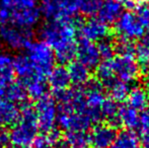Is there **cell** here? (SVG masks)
<instances>
[{"instance_id":"28","label":"cell","mask_w":149,"mask_h":148,"mask_svg":"<svg viewBox=\"0 0 149 148\" xmlns=\"http://www.w3.org/2000/svg\"><path fill=\"white\" fill-rule=\"evenodd\" d=\"M26 95H28V92H26V88L24 83L12 81L7 88L5 99H9L14 104L22 103L26 99Z\"/></svg>"},{"instance_id":"26","label":"cell","mask_w":149,"mask_h":148,"mask_svg":"<svg viewBox=\"0 0 149 148\" xmlns=\"http://www.w3.org/2000/svg\"><path fill=\"white\" fill-rule=\"evenodd\" d=\"M107 87H108L109 93H110L111 99L113 101L119 103V101H123L125 99H127V97L130 91L128 83L114 79L112 82L107 85Z\"/></svg>"},{"instance_id":"41","label":"cell","mask_w":149,"mask_h":148,"mask_svg":"<svg viewBox=\"0 0 149 148\" xmlns=\"http://www.w3.org/2000/svg\"><path fill=\"white\" fill-rule=\"evenodd\" d=\"M142 146L143 148H149V132L147 133H143L142 134Z\"/></svg>"},{"instance_id":"37","label":"cell","mask_w":149,"mask_h":148,"mask_svg":"<svg viewBox=\"0 0 149 148\" xmlns=\"http://www.w3.org/2000/svg\"><path fill=\"white\" fill-rule=\"evenodd\" d=\"M10 143V135L7 130L0 128V148H5Z\"/></svg>"},{"instance_id":"38","label":"cell","mask_w":149,"mask_h":148,"mask_svg":"<svg viewBox=\"0 0 149 148\" xmlns=\"http://www.w3.org/2000/svg\"><path fill=\"white\" fill-rule=\"evenodd\" d=\"M12 81L0 77V99H5L6 91H7L8 86H9V84L12 82Z\"/></svg>"},{"instance_id":"35","label":"cell","mask_w":149,"mask_h":148,"mask_svg":"<svg viewBox=\"0 0 149 148\" xmlns=\"http://www.w3.org/2000/svg\"><path fill=\"white\" fill-rule=\"evenodd\" d=\"M54 144L48 134L37 136L33 142V148H54Z\"/></svg>"},{"instance_id":"32","label":"cell","mask_w":149,"mask_h":148,"mask_svg":"<svg viewBox=\"0 0 149 148\" xmlns=\"http://www.w3.org/2000/svg\"><path fill=\"white\" fill-rule=\"evenodd\" d=\"M97 49L100 58H102L104 60H110L115 53L114 45L108 39H104L102 41H100L97 46Z\"/></svg>"},{"instance_id":"10","label":"cell","mask_w":149,"mask_h":148,"mask_svg":"<svg viewBox=\"0 0 149 148\" xmlns=\"http://www.w3.org/2000/svg\"><path fill=\"white\" fill-rule=\"evenodd\" d=\"M113 62L115 75L119 78V80L125 83H130L135 81L140 74V66L134 56H120L116 57Z\"/></svg>"},{"instance_id":"33","label":"cell","mask_w":149,"mask_h":148,"mask_svg":"<svg viewBox=\"0 0 149 148\" xmlns=\"http://www.w3.org/2000/svg\"><path fill=\"white\" fill-rule=\"evenodd\" d=\"M115 51L118 52L120 56H134L135 46L129 40L121 39L115 47Z\"/></svg>"},{"instance_id":"11","label":"cell","mask_w":149,"mask_h":148,"mask_svg":"<svg viewBox=\"0 0 149 148\" xmlns=\"http://www.w3.org/2000/svg\"><path fill=\"white\" fill-rule=\"evenodd\" d=\"M108 35V26L98 18H91L79 26V36L81 39L87 40L92 43L107 39Z\"/></svg>"},{"instance_id":"43","label":"cell","mask_w":149,"mask_h":148,"mask_svg":"<svg viewBox=\"0 0 149 148\" xmlns=\"http://www.w3.org/2000/svg\"><path fill=\"white\" fill-rule=\"evenodd\" d=\"M145 82L146 84L149 86V68L147 69V71H146V74H145Z\"/></svg>"},{"instance_id":"2","label":"cell","mask_w":149,"mask_h":148,"mask_svg":"<svg viewBox=\"0 0 149 148\" xmlns=\"http://www.w3.org/2000/svg\"><path fill=\"white\" fill-rule=\"evenodd\" d=\"M38 126L37 116L35 109L30 105H24L20 111V117L18 122L12 126L11 131L9 132L10 142L14 146H24L33 144V140L38 136Z\"/></svg>"},{"instance_id":"34","label":"cell","mask_w":149,"mask_h":148,"mask_svg":"<svg viewBox=\"0 0 149 148\" xmlns=\"http://www.w3.org/2000/svg\"><path fill=\"white\" fill-rule=\"evenodd\" d=\"M137 9V17L140 20L144 28L149 30V3H144L136 7Z\"/></svg>"},{"instance_id":"22","label":"cell","mask_w":149,"mask_h":148,"mask_svg":"<svg viewBox=\"0 0 149 148\" xmlns=\"http://www.w3.org/2000/svg\"><path fill=\"white\" fill-rule=\"evenodd\" d=\"M120 125H123L127 129L132 130L139 127V115L136 110L129 106H123L119 110Z\"/></svg>"},{"instance_id":"5","label":"cell","mask_w":149,"mask_h":148,"mask_svg":"<svg viewBox=\"0 0 149 148\" xmlns=\"http://www.w3.org/2000/svg\"><path fill=\"white\" fill-rule=\"evenodd\" d=\"M102 119V114L93 112L87 108L82 113H58L57 123L63 130L70 131H86L92 124Z\"/></svg>"},{"instance_id":"40","label":"cell","mask_w":149,"mask_h":148,"mask_svg":"<svg viewBox=\"0 0 149 148\" xmlns=\"http://www.w3.org/2000/svg\"><path fill=\"white\" fill-rule=\"evenodd\" d=\"M16 0H0V8H4V9H8L10 8Z\"/></svg>"},{"instance_id":"39","label":"cell","mask_w":149,"mask_h":148,"mask_svg":"<svg viewBox=\"0 0 149 148\" xmlns=\"http://www.w3.org/2000/svg\"><path fill=\"white\" fill-rule=\"evenodd\" d=\"M123 2V6L125 9L128 10H132V9H135L137 4H136L135 0H122Z\"/></svg>"},{"instance_id":"24","label":"cell","mask_w":149,"mask_h":148,"mask_svg":"<svg viewBox=\"0 0 149 148\" xmlns=\"http://www.w3.org/2000/svg\"><path fill=\"white\" fill-rule=\"evenodd\" d=\"M111 148H139V139L133 131H122L117 134Z\"/></svg>"},{"instance_id":"14","label":"cell","mask_w":149,"mask_h":148,"mask_svg":"<svg viewBox=\"0 0 149 148\" xmlns=\"http://www.w3.org/2000/svg\"><path fill=\"white\" fill-rule=\"evenodd\" d=\"M83 90L85 94L86 107L93 112L100 113V109L107 99L104 97V93L102 89L100 83L97 81H88Z\"/></svg>"},{"instance_id":"29","label":"cell","mask_w":149,"mask_h":148,"mask_svg":"<svg viewBox=\"0 0 149 148\" xmlns=\"http://www.w3.org/2000/svg\"><path fill=\"white\" fill-rule=\"evenodd\" d=\"M138 65L148 69L149 68V39H143L135 46V53Z\"/></svg>"},{"instance_id":"31","label":"cell","mask_w":149,"mask_h":148,"mask_svg":"<svg viewBox=\"0 0 149 148\" xmlns=\"http://www.w3.org/2000/svg\"><path fill=\"white\" fill-rule=\"evenodd\" d=\"M102 0H81L79 5V11L86 16H93L97 14Z\"/></svg>"},{"instance_id":"45","label":"cell","mask_w":149,"mask_h":148,"mask_svg":"<svg viewBox=\"0 0 149 148\" xmlns=\"http://www.w3.org/2000/svg\"><path fill=\"white\" fill-rule=\"evenodd\" d=\"M148 106H149V93H148Z\"/></svg>"},{"instance_id":"16","label":"cell","mask_w":149,"mask_h":148,"mask_svg":"<svg viewBox=\"0 0 149 148\" xmlns=\"http://www.w3.org/2000/svg\"><path fill=\"white\" fill-rule=\"evenodd\" d=\"M19 117L20 111L16 104L7 99H0V128L14 126Z\"/></svg>"},{"instance_id":"36","label":"cell","mask_w":149,"mask_h":148,"mask_svg":"<svg viewBox=\"0 0 149 148\" xmlns=\"http://www.w3.org/2000/svg\"><path fill=\"white\" fill-rule=\"evenodd\" d=\"M139 128L142 134L149 132V109L144 110L139 116Z\"/></svg>"},{"instance_id":"1","label":"cell","mask_w":149,"mask_h":148,"mask_svg":"<svg viewBox=\"0 0 149 148\" xmlns=\"http://www.w3.org/2000/svg\"><path fill=\"white\" fill-rule=\"evenodd\" d=\"M76 24L74 19L50 20L40 31L41 38L53 49L61 64L71 63L76 57Z\"/></svg>"},{"instance_id":"20","label":"cell","mask_w":149,"mask_h":148,"mask_svg":"<svg viewBox=\"0 0 149 148\" xmlns=\"http://www.w3.org/2000/svg\"><path fill=\"white\" fill-rule=\"evenodd\" d=\"M128 106L136 111H144L148 106V92L141 86H136L129 91Z\"/></svg>"},{"instance_id":"25","label":"cell","mask_w":149,"mask_h":148,"mask_svg":"<svg viewBox=\"0 0 149 148\" xmlns=\"http://www.w3.org/2000/svg\"><path fill=\"white\" fill-rule=\"evenodd\" d=\"M65 141L70 148H90V136L84 131H70L67 132Z\"/></svg>"},{"instance_id":"42","label":"cell","mask_w":149,"mask_h":148,"mask_svg":"<svg viewBox=\"0 0 149 148\" xmlns=\"http://www.w3.org/2000/svg\"><path fill=\"white\" fill-rule=\"evenodd\" d=\"M54 148H70V147H69L68 143L66 141L63 140V139H60V140H58L54 144Z\"/></svg>"},{"instance_id":"13","label":"cell","mask_w":149,"mask_h":148,"mask_svg":"<svg viewBox=\"0 0 149 148\" xmlns=\"http://www.w3.org/2000/svg\"><path fill=\"white\" fill-rule=\"evenodd\" d=\"M89 136L91 145L95 148H111L117 137L116 128L109 124H100L92 130Z\"/></svg>"},{"instance_id":"30","label":"cell","mask_w":149,"mask_h":148,"mask_svg":"<svg viewBox=\"0 0 149 148\" xmlns=\"http://www.w3.org/2000/svg\"><path fill=\"white\" fill-rule=\"evenodd\" d=\"M13 62L14 59L10 54L0 52V77L7 80H13Z\"/></svg>"},{"instance_id":"18","label":"cell","mask_w":149,"mask_h":148,"mask_svg":"<svg viewBox=\"0 0 149 148\" xmlns=\"http://www.w3.org/2000/svg\"><path fill=\"white\" fill-rule=\"evenodd\" d=\"M13 70H14V73L24 81L22 83L26 82V81L30 80L33 77L39 76V75L36 74L35 70H33V66H31L30 60L26 57V55L17 56V57L14 59ZM44 78H45V77H44Z\"/></svg>"},{"instance_id":"6","label":"cell","mask_w":149,"mask_h":148,"mask_svg":"<svg viewBox=\"0 0 149 148\" xmlns=\"http://www.w3.org/2000/svg\"><path fill=\"white\" fill-rule=\"evenodd\" d=\"M81 0H41V11L49 20L73 19Z\"/></svg>"},{"instance_id":"23","label":"cell","mask_w":149,"mask_h":148,"mask_svg":"<svg viewBox=\"0 0 149 148\" xmlns=\"http://www.w3.org/2000/svg\"><path fill=\"white\" fill-rule=\"evenodd\" d=\"M119 110L117 101H113L112 99H106L100 109L102 118H104L108 121V124L116 128L117 126H120L119 121Z\"/></svg>"},{"instance_id":"12","label":"cell","mask_w":149,"mask_h":148,"mask_svg":"<svg viewBox=\"0 0 149 148\" xmlns=\"http://www.w3.org/2000/svg\"><path fill=\"white\" fill-rule=\"evenodd\" d=\"M76 57L78 58V61L80 63H82L89 69L95 68L100 61L97 46L94 45L92 42L81 39V38L77 43Z\"/></svg>"},{"instance_id":"4","label":"cell","mask_w":149,"mask_h":148,"mask_svg":"<svg viewBox=\"0 0 149 148\" xmlns=\"http://www.w3.org/2000/svg\"><path fill=\"white\" fill-rule=\"evenodd\" d=\"M26 57L30 60L36 74L46 77L55 65V54L51 47L44 41L31 42L28 48Z\"/></svg>"},{"instance_id":"9","label":"cell","mask_w":149,"mask_h":148,"mask_svg":"<svg viewBox=\"0 0 149 148\" xmlns=\"http://www.w3.org/2000/svg\"><path fill=\"white\" fill-rule=\"evenodd\" d=\"M116 31L121 39L124 40H137L144 36L143 26L137 15L131 11H124L115 22Z\"/></svg>"},{"instance_id":"15","label":"cell","mask_w":149,"mask_h":148,"mask_svg":"<svg viewBox=\"0 0 149 148\" xmlns=\"http://www.w3.org/2000/svg\"><path fill=\"white\" fill-rule=\"evenodd\" d=\"M123 2L122 0H102V6L97 12L98 19L104 24H113L123 13Z\"/></svg>"},{"instance_id":"21","label":"cell","mask_w":149,"mask_h":148,"mask_svg":"<svg viewBox=\"0 0 149 148\" xmlns=\"http://www.w3.org/2000/svg\"><path fill=\"white\" fill-rule=\"evenodd\" d=\"M26 88L28 95H30L33 99H40L47 94V83L45 82V78L41 76H35L26 82L24 83Z\"/></svg>"},{"instance_id":"3","label":"cell","mask_w":149,"mask_h":148,"mask_svg":"<svg viewBox=\"0 0 149 148\" xmlns=\"http://www.w3.org/2000/svg\"><path fill=\"white\" fill-rule=\"evenodd\" d=\"M6 11L8 16L7 24L26 30H31L39 24L42 14L38 0H16Z\"/></svg>"},{"instance_id":"8","label":"cell","mask_w":149,"mask_h":148,"mask_svg":"<svg viewBox=\"0 0 149 148\" xmlns=\"http://www.w3.org/2000/svg\"><path fill=\"white\" fill-rule=\"evenodd\" d=\"M31 30L18 28L10 24L0 26V40L12 50L26 49L31 43Z\"/></svg>"},{"instance_id":"19","label":"cell","mask_w":149,"mask_h":148,"mask_svg":"<svg viewBox=\"0 0 149 148\" xmlns=\"http://www.w3.org/2000/svg\"><path fill=\"white\" fill-rule=\"evenodd\" d=\"M67 69H68L71 82H73L74 84L80 86V85L86 84L89 81V68H87L79 61H72L69 64Z\"/></svg>"},{"instance_id":"7","label":"cell","mask_w":149,"mask_h":148,"mask_svg":"<svg viewBox=\"0 0 149 148\" xmlns=\"http://www.w3.org/2000/svg\"><path fill=\"white\" fill-rule=\"evenodd\" d=\"M35 111L40 130L46 134L55 130L58 118V107L54 97L46 94L42 99H38Z\"/></svg>"},{"instance_id":"17","label":"cell","mask_w":149,"mask_h":148,"mask_svg":"<svg viewBox=\"0 0 149 148\" xmlns=\"http://www.w3.org/2000/svg\"><path fill=\"white\" fill-rule=\"evenodd\" d=\"M48 82L55 93L66 90L70 84V76L68 69L64 66H56L51 70L48 77Z\"/></svg>"},{"instance_id":"27","label":"cell","mask_w":149,"mask_h":148,"mask_svg":"<svg viewBox=\"0 0 149 148\" xmlns=\"http://www.w3.org/2000/svg\"><path fill=\"white\" fill-rule=\"evenodd\" d=\"M96 77L102 83L108 85L115 79V71L112 60H104L96 66Z\"/></svg>"},{"instance_id":"44","label":"cell","mask_w":149,"mask_h":148,"mask_svg":"<svg viewBox=\"0 0 149 148\" xmlns=\"http://www.w3.org/2000/svg\"><path fill=\"white\" fill-rule=\"evenodd\" d=\"M11 148H29V147H24V146H13Z\"/></svg>"}]
</instances>
